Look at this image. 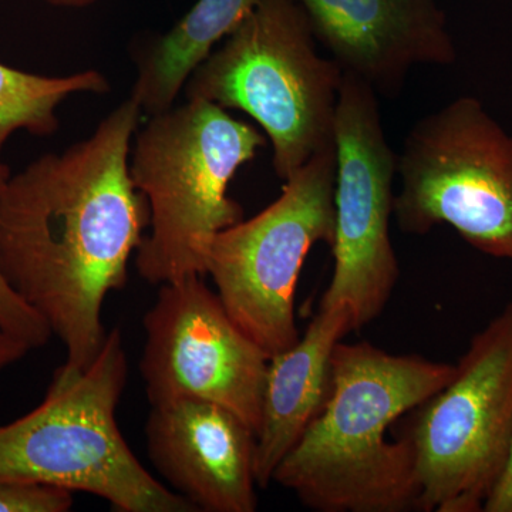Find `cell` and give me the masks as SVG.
I'll use <instances>...</instances> for the list:
<instances>
[{
    "mask_svg": "<svg viewBox=\"0 0 512 512\" xmlns=\"http://www.w3.org/2000/svg\"><path fill=\"white\" fill-rule=\"evenodd\" d=\"M204 278L160 285L144 315L140 372L148 402L217 403L258 433L271 357L232 320Z\"/></svg>",
    "mask_w": 512,
    "mask_h": 512,
    "instance_id": "30bf717a",
    "label": "cell"
},
{
    "mask_svg": "<svg viewBox=\"0 0 512 512\" xmlns=\"http://www.w3.org/2000/svg\"><path fill=\"white\" fill-rule=\"evenodd\" d=\"M404 439L424 512H483L512 446V302L471 339Z\"/></svg>",
    "mask_w": 512,
    "mask_h": 512,
    "instance_id": "8992f818",
    "label": "cell"
},
{
    "mask_svg": "<svg viewBox=\"0 0 512 512\" xmlns=\"http://www.w3.org/2000/svg\"><path fill=\"white\" fill-rule=\"evenodd\" d=\"M45 2L53 6H59V8L79 9L92 6L94 3L99 2V0H45Z\"/></svg>",
    "mask_w": 512,
    "mask_h": 512,
    "instance_id": "ffe728a7",
    "label": "cell"
},
{
    "mask_svg": "<svg viewBox=\"0 0 512 512\" xmlns=\"http://www.w3.org/2000/svg\"><path fill=\"white\" fill-rule=\"evenodd\" d=\"M316 46L295 0H258L188 77L185 99L252 117L271 141L276 177L286 181L335 146L343 72Z\"/></svg>",
    "mask_w": 512,
    "mask_h": 512,
    "instance_id": "5b68a950",
    "label": "cell"
},
{
    "mask_svg": "<svg viewBox=\"0 0 512 512\" xmlns=\"http://www.w3.org/2000/svg\"><path fill=\"white\" fill-rule=\"evenodd\" d=\"M8 165L0 161V187L10 177ZM0 325L30 350L47 345L53 333L45 320L23 301L0 271Z\"/></svg>",
    "mask_w": 512,
    "mask_h": 512,
    "instance_id": "2e32d148",
    "label": "cell"
},
{
    "mask_svg": "<svg viewBox=\"0 0 512 512\" xmlns=\"http://www.w3.org/2000/svg\"><path fill=\"white\" fill-rule=\"evenodd\" d=\"M393 217L410 235L450 225L471 247L512 259V137L474 97L423 117L397 156Z\"/></svg>",
    "mask_w": 512,
    "mask_h": 512,
    "instance_id": "52a82bcc",
    "label": "cell"
},
{
    "mask_svg": "<svg viewBox=\"0 0 512 512\" xmlns=\"http://www.w3.org/2000/svg\"><path fill=\"white\" fill-rule=\"evenodd\" d=\"M258 0H198L170 32L141 53L131 99L141 111L174 107L188 77L254 9Z\"/></svg>",
    "mask_w": 512,
    "mask_h": 512,
    "instance_id": "5bb4252c",
    "label": "cell"
},
{
    "mask_svg": "<svg viewBox=\"0 0 512 512\" xmlns=\"http://www.w3.org/2000/svg\"><path fill=\"white\" fill-rule=\"evenodd\" d=\"M352 330L355 326L348 305L319 308L305 335L269 359L261 424L256 433L258 487L272 484L282 458L328 402L333 350Z\"/></svg>",
    "mask_w": 512,
    "mask_h": 512,
    "instance_id": "4fadbf2b",
    "label": "cell"
},
{
    "mask_svg": "<svg viewBox=\"0 0 512 512\" xmlns=\"http://www.w3.org/2000/svg\"><path fill=\"white\" fill-rule=\"evenodd\" d=\"M483 512H512V446L503 477L485 503Z\"/></svg>",
    "mask_w": 512,
    "mask_h": 512,
    "instance_id": "ac0fdd59",
    "label": "cell"
},
{
    "mask_svg": "<svg viewBox=\"0 0 512 512\" xmlns=\"http://www.w3.org/2000/svg\"><path fill=\"white\" fill-rule=\"evenodd\" d=\"M284 183L265 210L212 238L205 265L228 315L269 357L298 342L295 295L303 262L313 245L335 241V146Z\"/></svg>",
    "mask_w": 512,
    "mask_h": 512,
    "instance_id": "ba28073f",
    "label": "cell"
},
{
    "mask_svg": "<svg viewBox=\"0 0 512 512\" xmlns=\"http://www.w3.org/2000/svg\"><path fill=\"white\" fill-rule=\"evenodd\" d=\"M109 80L97 70L70 76H40L0 63V154L16 131L50 136L59 130L56 111L77 93L106 94Z\"/></svg>",
    "mask_w": 512,
    "mask_h": 512,
    "instance_id": "9a60e30c",
    "label": "cell"
},
{
    "mask_svg": "<svg viewBox=\"0 0 512 512\" xmlns=\"http://www.w3.org/2000/svg\"><path fill=\"white\" fill-rule=\"evenodd\" d=\"M265 146L261 131L198 99L150 116L137 130L128 168L150 208V232L136 251L144 281L207 276L212 238L244 220L229 183Z\"/></svg>",
    "mask_w": 512,
    "mask_h": 512,
    "instance_id": "3957f363",
    "label": "cell"
},
{
    "mask_svg": "<svg viewBox=\"0 0 512 512\" xmlns=\"http://www.w3.org/2000/svg\"><path fill=\"white\" fill-rule=\"evenodd\" d=\"M148 457L197 512H254L256 433L227 407L198 399L151 406Z\"/></svg>",
    "mask_w": 512,
    "mask_h": 512,
    "instance_id": "7c38bea8",
    "label": "cell"
},
{
    "mask_svg": "<svg viewBox=\"0 0 512 512\" xmlns=\"http://www.w3.org/2000/svg\"><path fill=\"white\" fill-rule=\"evenodd\" d=\"M28 352L30 349L25 343L10 335L8 330L0 325V370L19 362Z\"/></svg>",
    "mask_w": 512,
    "mask_h": 512,
    "instance_id": "d6986e66",
    "label": "cell"
},
{
    "mask_svg": "<svg viewBox=\"0 0 512 512\" xmlns=\"http://www.w3.org/2000/svg\"><path fill=\"white\" fill-rule=\"evenodd\" d=\"M343 74L393 97L417 66H448L457 49L439 0H295Z\"/></svg>",
    "mask_w": 512,
    "mask_h": 512,
    "instance_id": "8fae6325",
    "label": "cell"
},
{
    "mask_svg": "<svg viewBox=\"0 0 512 512\" xmlns=\"http://www.w3.org/2000/svg\"><path fill=\"white\" fill-rule=\"evenodd\" d=\"M73 491L50 485L0 480V512H67Z\"/></svg>",
    "mask_w": 512,
    "mask_h": 512,
    "instance_id": "e0dca14e",
    "label": "cell"
},
{
    "mask_svg": "<svg viewBox=\"0 0 512 512\" xmlns=\"http://www.w3.org/2000/svg\"><path fill=\"white\" fill-rule=\"evenodd\" d=\"M127 376L120 329L86 369L57 367L43 402L0 427V480L83 491L121 512H197L148 473L121 434Z\"/></svg>",
    "mask_w": 512,
    "mask_h": 512,
    "instance_id": "277c9868",
    "label": "cell"
},
{
    "mask_svg": "<svg viewBox=\"0 0 512 512\" xmlns=\"http://www.w3.org/2000/svg\"><path fill=\"white\" fill-rule=\"evenodd\" d=\"M456 365L339 342L328 402L276 467L272 483L318 512L417 508L412 447L387 430L440 392Z\"/></svg>",
    "mask_w": 512,
    "mask_h": 512,
    "instance_id": "7a4b0ae2",
    "label": "cell"
},
{
    "mask_svg": "<svg viewBox=\"0 0 512 512\" xmlns=\"http://www.w3.org/2000/svg\"><path fill=\"white\" fill-rule=\"evenodd\" d=\"M141 113L130 97L92 136L0 187V271L63 343L72 369H86L103 348L104 301L126 286L150 227L128 168Z\"/></svg>",
    "mask_w": 512,
    "mask_h": 512,
    "instance_id": "6da1fadb",
    "label": "cell"
},
{
    "mask_svg": "<svg viewBox=\"0 0 512 512\" xmlns=\"http://www.w3.org/2000/svg\"><path fill=\"white\" fill-rule=\"evenodd\" d=\"M377 94L343 74L335 119V269L319 308L348 305L355 330L386 308L400 268L390 238L394 211V154Z\"/></svg>",
    "mask_w": 512,
    "mask_h": 512,
    "instance_id": "9c48e42d",
    "label": "cell"
}]
</instances>
